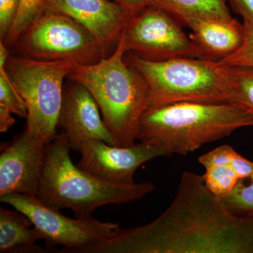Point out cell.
Segmentation results:
<instances>
[{
	"label": "cell",
	"mask_w": 253,
	"mask_h": 253,
	"mask_svg": "<svg viewBox=\"0 0 253 253\" xmlns=\"http://www.w3.org/2000/svg\"><path fill=\"white\" fill-rule=\"evenodd\" d=\"M231 166L240 179H246L253 174V163L237 152L231 160Z\"/></svg>",
	"instance_id": "cell-26"
},
{
	"label": "cell",
	"mask_w": 253,
	"mask_h": 253,
	"mask_svg": "<svg viewBox=\"0 0 253 253\" xmlns=\"http://www.w3.org/2000/svg\"><path fill=\"white\" fill-rule=\"evenodd\" d=\"M11 111L0 106V131L6 132L15 123V119L11 116Z\"/></svg>",
	"instance_id": "cell-28"
},
{
	"label": "cell",
	"mask_w": 253,
	"mask_h": 253,
	"mask_svg": "<svg viewBox=\"0 0 253 253\" xmlns=\"http://www.w3.org/2000/svg\"><path fill=\"white\" fill-rule=\"evenodd\" d=\"M111 1L121 5L125 9L131 11L134 14H137L148 6L146 0H111Z\"/></svg>",
	"instance_id": "cell-27"
},
{
	"label": "cell",
	"mask_w": 253,
	"mask_h": 253,
	"mask_svg": "<svg viewBox=\"0 0 253 253\" xmlns=\"http://www.w3.org/2000/svg\"><path fill=\"white\" fill-rule=\"evenodd\" d=\"M181 26L172 15L148 5L131 16L123 31L126 53H133L151 61L205 58L203 51Z\"/></svg>",
	"instance_id": "cell-9"
},
{
	"label": "cell",
	"mask_w": 253,
	"mask_h": 253,
	"mask_svg": "<svg viewBox=\"0 0 253 253\" xmlns=\"http://www.w3.org/2000/svg\"><path fill=\"white\" fill-rule=\"evenodd\" d=\"M189 35L203 53L205 58L219 61L235 52L244 39V25L231 19L211 18L195 23Z\"/></svg>",
	"instance_id": "cell-14"
},
{
	"label": "cell",
	"mask_w": 253,
	"mask_h": 253,
	"mask_svg": "<svg viewBox=\"0 0 253 253\" xmlns=\"http://www.w3.org/2000/svg\"><path fill=\"white\" fill-rule=\"evenodd\" d=\"M71 149L62 132L48 145L36 197L50 208L59 211L69 208L76 217H91L98 208L137 201L156 189L149 182L119 185L101 180L73 164Z\"/></svg>",
	"instance_id": "cell-4"
},
{
	"label": "cell",
	"mask_w": 253,
	"mask_h": 253,
	"mask_svg": "<svg viewBox=\"0 0 253 253\" xmlns=\"http://www.w3.org/2000/svg\"><path fill=\"white\" fill-rule=\"evenodd\" d=\"M253 126V113L236 103L181 101L148 108L137 140L163 150L167 156L185 155Z\"/></svg>",
	"instance_id": "cell-2"
},
{
	"label": "cell",
	"mask_w": 253,
	"mask_h": 253,
	"mask_svg": "<svg viewBox=\"0 0 253 253\" xmlns=\"http://www.w3.org/2000/svg\"><path fill=\"white\" fill-rule=\"evenodd\" d=\"M218 62L225 66L253 67V28L244 27V42L239 49Z\"/></svg>",
	"instance_id": "cell-22"
},
{
	"label": "cell",
	"mask_w": 253,
	"mask_h": 253,
	"mask_svg": "<svg viewBox=\"0 0 253 253\" xmlns=\"http://www.w3.org/2000/svg\"><path fill=\"white\" fill-rule=\"evenodd\" d=\"M0 201L26 214L41 231L49 248L64 246L61 251L78 253L81 250L110 239L119 227L116 223L104 222L92 217L71 219L41 202L36 196L21 194L0 196Z\"/></svg>",
	"instance_id": "cell-8"
},
{
	"label": "cell",
	"mask_w": 253,
	"mask_h": 253,
	"mask_svg": "<svg viewBox=\"0 0 253 253\" xmlns=\"http://www.w3.org/2000/svg\"><path fill=\"white\" fill-rule=\"evenodd\" d=\"M90 253H253V212L236 213L185 171L172 204L146 225L118 227Z\"/></svg>",
	"instance_id": "cell-1"
},
{
	"label": "cell",
	"mask_w": 253,
	"mask_h": 253,
	"mask_svg": "<svg viewBox=\"0 0 253 253\" xmlns=\"http://www.w3.org/2000/svg\"><path fill=\"white\" fill-rule=\"evenodd\" d=\"M125 60L147 83L148 108L181 101L237 104L230 68L216 60L151 61L131 52L126 53Z\"/></svg>",
	"instance_id": "cell-5"
},
{
	"label": "cell",
	"mask_w": 253,
	"mask_h": 253,
	"mask_svg": "<svg viewBox=\"0 0 253 253\" xmlns=\"http://www.w3.org/2000/svg\"><path fill=\"white\" fill-rule=\"evenodd\" d=\"M236 152L229 145H223L200 156L199 162L206 169L218 165L228 164L231 163Z\"/></svg>",
	"instance_id": "cell-24"
},
{
	"label": "cell",
	"mask_w": 253,
	"mask_h": 253,
	"mask_svg": "<svg viewBox=\"0 0 253 253\" xmlns=\"http://www.w3.org/2000/svg\"><path fill=\"white\" fill-rule=\"evenodd\" d=\"M44 10L73 18L89 30L109 51L118 45L134 15L111 0H45Z\"/></svg>",
	"instance_id": "cell-13"
},
{
	"label": "cell",
	"mask_w": 253,
	"mask_h": 253,
	"mask_svg": "<svg viewBox=\"0 0 253 253\" xmlns=\"http://www.w3.org/2000/svg\"><path fill=\"white\" fill-rule=\"evenodd\" d=\"M45 0H21L12 27L4 41L6 46H14L28 26L44 11Z\"/></svg>",
	"instance_id": "cell-18"
},
{
	"label": "cell",
	"mask_w": 253,
	"mask_h": 253,
	"mask_svg": "<svg viewBox=\"0 0 253 253\" xmlns=\"http://www.w3.org/2000/svg\"><path fill=\"white\" fill-rule=\"evenodd\" d=\"M203 177L208 189L220 199L230 194L240 180L231 162L206 168Z\"/></svg>",
	"instance_id": "cell-17"
},
{
	"label": "cell",
	"mask_w": 253,
	"mask_h": 253,
	"mask_svg": "<svg viewBox=\"0 0 253 253\" xmlns=\"http://www.w3.org/2000/svg\"><path fill=\"white\" fill-rule=\"evenodd\" d=\"M221 199L234 212H253V174L240 179L230 194Z\"/></svg>",
	"instance_id": "cell-21"
},
{
	"label": "cell",
	"mask_w": 253,
	"mask_h": 253,
	"mask_svg": "<svg viewBox=\"0 0 253 253\" xmlns=\"http://www.w3.org/2000/svg\"><path fill=\"white\" fill-rule=\"evenodd\" d=\"M64 86L57 129L62 130L71 149L80 152L81 145L89 140L104 141L114 146L90 91L76 81H71Z\"/></svg>",
	"instance_id": "cell-12"
},
{
	"label": "cell",
	"mask_w": 253,
	"mask_h": 253,
	"mask_svg": "<svg viewBox=\"0 0 253 253\" xmlns=\"http://www.w3.org/2000/svg\"><path fill=\"white\" fill-rule=\"evenodd\" d=\"M224 1H228V0H224Z\"/></svg>",
	"instance_id": "cell-29"
},
{
	"label": "cell",
	"mask_w": 253,
	"mask_h": 253,
	"mask_svg": "<svg viewBox=\"0 0 253 253\" xmlns=\"http://www.w3.org/2000/svg\"><path fill=\"white\" fill-rule=\"evenodd\" d=\"M231 8L244 21V27L253 28V0H228Z\"/></svg>",
	"instance_id": "cell-25"
},
{
	"label": "cell",
	"mask_w": 253,
	"mask_h": 253,
	"mask_svg": "<svg viewBox=\"0 0 253 253\" xmlns=\"http://www.w3.org/2000/svg\"><path fill=\"white\" fill-rule=\"evenodd\" d=\"M228 66L230 68L236 103L253 113V67Z\"/></svg>",
	"instance_id": "cell-20"
},
{
	"label": "cell",
	"mask_w": 253,
	"mask_h": 253,
	"mask_svg": "<svg viewBox=\"0 0 253 253\" xmlns=\"http://www.w3.org/2000/svg\"><path fill=\"white\" fill-rule=\"evenodd\" d=\"M21 0H0V37L4 41L14 24Z\"/></svg>",
	"instance_id": "cell-23"
},
{
	"label": "cell",
	"mask_w": 253,
	"mask_h": 253,
	"mask_svg": "<svg viewBox=\"0 0 253 253\" xmlns=\"http://www.w3.org/2000/svg\"><path fill=\"white\" fill-rule=\"evenodd\" d=\"M14 46L21 56L83 66L99 62L109 52L89 30L51 10L35 19Z\"/></svg>",
	"instance_id": "cell-7"
},
{
	"label": "cell",
	"mask_w": 253,
	"mask_h": 253,
	"mask_svg": "<svg viewBox=\"0 0 253 253\" xmlns=\"http://www.w3.org/2000/svg\"><path fill=\"white\" fill-rule=\"evenodd\" d=\"M80 152L78 167L101 180L119 185L134 184L138 168L154 158L167 156L157 146L141 141L120 147L101 140L86 141L81 145Z\"/></svg>",
	"instance_id": "cell-10"
},
{
	"label": "cell",
	"mask_w": 253,
	"mask_h": 253,
	"mask_svg": "<svg viewBox=\"0 0 253 253\" xmlns=\"http://www.w3.org/2000/svg\"><path fill=\"white\" fill-rule=\"evenodd\" d=\"M74 65L10 56L6 72L22 96L28 115L24 130L49 145L56 135L63 82Z\"/></svg>",
	"instance_id": "cell-6"
},
{
	"label": "cell",
	"mask_w": 253,
	"mask_h": 253,
	"mask_svg": "<svg viewBox=\"0 0 253 253\" xmlns=\"http://www.w3.org/2000/svg\"><path fill=\"white\" fill-rule=\"evenodd\" d=\"M31 225V221L23 213L1 208L0 253L46 252V250L36 246L37 241L44 239V236Z\"/></svg>",
	"instance_id": "cell-15"
},
{
	"label": "cell",
	"mask_w": 253,
	"mask_h": 253,
	"mask_svg": "<svg viewBox=\"0 0 253 253\" xmlns=\"http://www.w3.org/2000/svg\"><path fill=\"white\" fill-rule=\"evenodd\" d=\"M0 106L20 117H27L26 103L10 79L5 65H0Z\"/></svg>",
	"instance_id": "cell-19"
},
{
	"label": "cell",
	"mask_w": 253,
	"mask_h": 253,
	"mask_svg": "<svg viewBox=\"0 0 253 253\" xmlns=\"http://www.w3.org/2000/svg\"><path fill=\"white\" fill-rule=\"evenodd\" d=\"M126 53L121 36L110 56L94 64L74 65L67 78L90 91L114 146L120 147L135 144L141 118L148 108L147 83L126 62Z\"/></svg>",
	"instance_id": "cell-3"
},
{
	"label": "cell",
	"mask_w": 253,
	"mask_h": 253,
	"mask_svg": "<svg viewBox=\"0 0 253 253\" xmlns=\"http://www.w3.org/2000/svg\"><path fill=\"white\" fill-rule=\"evenodd\" d=\"M48 145L23 129L0 155V196H36L45 168Z\"/></svg>",
	"instance_id": "cell-11"
},
{
	"label": "cell",
	"mask_w": 253,
	"mask_h": 253,
	"mask_svg": "<svg viewBox=\"0 0 253 253\" xmlns=\"http://www.w3.org/2000/svg\"><path fill=\"white\" fill-rule=\"evenodd\" d=\"M148 5L166 11L181 23L191 28L205 19H231L232 16L224 0H146Z\"/></svg>",
	"instance_id": "cell-16"
}]
</instances>
